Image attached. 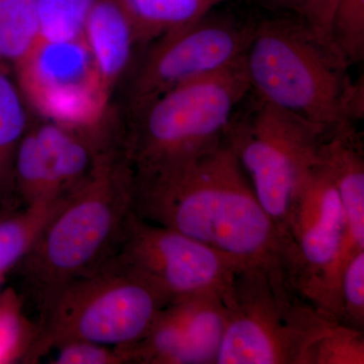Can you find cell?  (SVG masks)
<instances>
[{"instance_id": "7", "label": "cell", "mask_w": 364, "mask_h": 364, "mask_svg": "<svg viewBox=\"0 0 364 364\" xmlns=\"http://www.w3.org/2000/svg\"><path fill=\"white\" fill-rule=\"evenodd\" d=\"M329 132L275 107L251 90L228 124L224 140L240 163L260 205L287 238V219L299 179L318 162L321 145Z\"/></svg>"}, {"instance_id": "4", "label": "cell", "mask_w": 364, "mask_h": 364, "mask_svg": "<svg viewBox=\"0 0 364 364\" xmlns=\"http://www.w3.org/2000/svg\"><path fill=\"white\" fill-rule=\"evenodd\" d=\"M215 364H306L311 346L338 324L299 291L284 268L245 265L227 296Z\"/></svg>"}, {"instance_id": "24", "label": "cell", "mask_w": 364, "mask_h": 364, "mask_svg": "<svg viewBox=\"0 0 364 364\" xmlns=\"http://www.w3.org/2000/svg\"><path fill=\"white\" fill-rule=\"evenodd\" d=\"M267 6L294 16L323 37L329 38L330 23L338 0H261ZM331 41V40H330Z\"/></svg>"}, {"instance_id": "16", "label": "cell", "mask_w": 364, "mask_h": 364, "mask_svg": "<svg viewBox=\"0 0 364 364\" xmlns=\"http://www.w3.org/2000/svg\"><path fill=\"white\" fill-rule=\"evenodd\" d=\"M28 128L23 95L0 63V210L16 208V153Z\"/></svg>"}, {"instance_id": "5", "label": "cell", "mask_w": 364, "mask_h": 364, "mask_svg": "<svg viewBox=\"0 0 364 364\" xmlns=\"http://www.w3.org/2000/svg\"><path fill=\"white\" fill-rule=\"evenodd\" d=\"M170 303L159 289L111 257L62 289L26 346L23 363H37L72 342L131 346Z\"/></svg>"}, {"instance_id": "10", "label": "cell", "mask_w": 364, "mask_h": 364, "mask_svg": "<svg viewBox=\"0 0 364 364\" xmlns=\"http://www.w3.org/2000/svg\"><path fill=\"white\" fill-rule=\"evenodd\" d=\"M114 148L97 132L53 121L28 127L14 167L18 203L32 205L70 196L92 173L100 155Z\"/></svg>"}, {"instance_id": "22", "label": "cell", "mask_w": 364, "mask_h": 364, "mask_svg": "<svg viewBox=\"0 0 364 364\" xmlns=\"http://www.w3.org/2000/svg\"><path fill=\"white\" fill-rule=\"evenodd\" d=\"M338 324L364 331V250L347 260L337 289Z\"/></svg>"}, {"instance_id": "26", "label": "cell", "mask_w": 364, "mask_h": 364, "mask_svg": "<svg viewBox=\"0 0 364 364\" xmlns=\"http://www.w3.org/2000/svg\"><path fill=\"white\" fill-rule=\"evenodd\" d=\"M0 299V363L14 358L16 351V309L11 294Z\"/></svg>"}, {"instance_id": "17", "label": "cell", "mask_w": 364, "mask_h": 364, "mask_svg": "<svg viewBox=\"0 0 364 364\" xmlns=\"http://www.w3.org/2000/svg\"><path fill=\"white\" fill-rule=\"evenodd\" d=\"M0 210V277L18 267L66 198Z\"/></svg>"}, {"instance_id": "25", "label": "cell", "mask_w": 364, "mask_h": 364, "mask_svg": "<svg viewBox=\"0 0 364 364\" xmlns=\"http://www.w3.org/2000/svg\"><path fill=\"white\" fill-rule=\"evenodd\" d=\"M56 364H129L128 358L117 347L91 342H72L59 347Z\"/></svg>"}, {"instance_id": "11", "label": "cell", "mask_w": 364, "mask_h": 364, "mask_svg": "<svg viewBox=\"0 0 364 364\" xmlns=\"http://www.w3.org/2000/svg\"><path fill=\"white\" fill-rule=\"evenodd\" d=\"M287 234L298 255L299 291L318 308L326 279L346 236L338 191L320 159L299 179L289 210Z\"/></svg>"}, {"instance_id": "13", "label": "cell", "mask_w": 364, "mask_h": 364, "mask_svg": "<svg viewBox=\"0 0 364 364\" xmlns=\"http://www.w3.org/2000/svg\"><path fill=\"white\" fill-rule=\"evenodd\" d=\"M318 159L336 186L346 221L344 244L329 273V279H335L347 260L358 251L364 250L363 144L354 124L340 127L327 134Z\"/></svg>"}, {"instance_id": "1", "label": "cell", "mask_w": 364, "mask_h": 364, "mask_svg": "<svg viewBox=\"0 0 364 364\" xmlns=\"http://www.w3.org/2000/svg\"><path fill=\"white\" fill-rule=\"evenodd\" d=\"M133 212L245 265L284 268L296 282L293 242L260 205L225 140L189 161L135 171Z\"/></svg>"}, {"instance_id": "23", "label": "cell", "mask_w": 364, "mask_h": 364, "mask_svg": "<svg viewBox=\"0 0 364 364\" xmlns=\"http://www.w3.org/2000/svg\"><path fill=\"white\" fill-rule=\"evenodd\" d=\"M364 331L337 324L311 346L306 364H363Z\"/></svg>"}, {"instance_id": "14", "label": "cell", "mask_w": 364, "mask_h": 364, "mask_svg": "<svg viewBox=\"0 0 364 364\" xmlns=\"http://www.w3.org/2000/svg\"><path fill=\"white\" fill-rule=\"evenodd\" d=\"M16 69L18 87L33 105L64 91L82 87L102 90L83 38L68 42L39 39Z\"/></svg>"}, {"instance_id": "27", "label": "cell", "mask_w": 364, "mask_h": 364, "mask_svg": "<svg viewBox=\"0 0 364 364\" xmlns=\"http://www.w3.org/2000/svg\"><path fill=\"white\" fill-rule=\"evenodd\" d=\"M2 279H4V277H0V282H1Z\"/></svg>"}, {"instance_id": "15", "label": "cell", "mask_w": 364, "mask_h": 364, "mask_svg": "<svg viewBox=\"0 0 364 364\" xmlns=\"http://www.w3.org/2000/svg\"><path fill=\"white\" fill-rule=\"evenodd\" d=\"M82 38L107 95L130 65L134 46L139 42L133 23L124 7L109 0L95 1L86 18Z\"/></svg>"}, {"instance_id": "9", "label": "cell", "mask_w": 364, "mask_h": 364, "mask_svg": "<svg viewBox=\"0 0 364 364\" xmlns=\"http://www.w3.org/2000/svg\"><path fill=\"white\" fill-rule=\"evenodd\" d=\"M254 26L255 21L208 13L191 26L158 39L132 83V111H138L172 88L240 63Z\"/></svg>"}, {"instance_id": "19", "label": "cell", "mask_w": 364, "mask_h": 364, "mask_svg": "<svg viewBox=\"0 0 364 364\" xmlns=\"http://www.w3.org/2000/svg\"><path fill=\"white\" fill-rule=\"evenodd\" d=\"M39 39L38 0H0V63L18 65Z\"/></svg>"}, {"instance_id": "3", "label": "cell", "mask_w": 364, "mask_h": 364, "mask_svg": "<svg viewBox=\"0 0 364 364\" xmlns=\"http://www.w3.org/2000/svg\"><path fill=\"white\" fill-rule=\"evenodd\" d=\"M331 41L291 16L255 21L244 56L250 90L327 131L363 117V79Z\"/></svg>"}, {"instance_id": "20", "label": "cell", "mask_w": 364, "mask_h": 364, "mask_svg": "<svg viewBox=\"0 0 364 364\" xmlns=\"http://www.w3.org/2000/svg\"><path fill=\"white\" fill-rule=\"evenodd\" d=\"M329 38L349 65L364 59V0H338Z\"/></svg>"}, {"instance_id": "2", "label": "cell", "mask_w": 364, "mask_h": 364, "mask_svg": "<svg viewBox=\"0 0 364 364\" xmlns=\"http://www.w3.org/2000/svg\"><path fill=\"white\" fill-rule=\"evenodd\" d=\"M135 171L121 148L98 158L90 177L66 198L18 263L39 324L60 291L116 253L133 212Z\"/></svg>"}, {"instance_id": "8", "label": "cell", "mask_w": 364, "mask_h": 364, "mask_svg": "<svg viewBox=\"0 0 364 364\" xmlns=\"http://www.w3.org/2000/svg\"><path fill=\"white\" fill-rule=\"evenodd\" d=\"M112 257L147 280L170 301L228 296L243 262L191 237L141 219L132 212Z\"/></svg>"}, {"instance_id": "12", "label": "cell", "mask_w": 364, "mask_h": 364, "mask_svg": "<svg viewBox=\"0 0 364 364\" xmlns=\"http://www.w3.org/2000/svg\"><path fill=\"white\" fill-rule=\"evenodd\" d=\"M227 296L205 294L172 301L142 339L117 349L129 363L215 364L226 329Z\"/></svg>"}, {"instance_id": "18", "label": "cell", "mask_w": 364, "mask_h": 364, "mask_svg": "<svg viewBox=\"0 0 364 364\" xmlns=\"http://www.w3.org/2000/svg\"><path fill=\"white\" fill-rule=\"evenodd\" d=\"M224 0H124L140 41L160 39L196 23Z\"/></svg>"}, {"instance_id": "21", "label": "cell", "mask_w": 364, "mask_h": 364, "mask_svg": "<svg viewBox=\"0 0 364 364\" xmlns=\"http://www.w3.org/2000/svg\"><path fill=\"white\" fill-rule=\"evenodd\" d=\"M88 13L73 0H38L40 39L68 42L81 39Z\"/></svg>"}, {"instance_id": "6", "label": "cell", "mask_w": 364, "mask_h": 364, "mask_svg": "<svg viewBox=\"0 0 364 364\" xmlns=\"http://www.w3.org/2000/svg\"><path fill=\"white\" fill-rule=\"evenodd\" d=\"M250 91L244 60L163 93L138 111L123 136L135 171L173 166L224 141L232 114Z\"/></svg>"}]
</instances>
